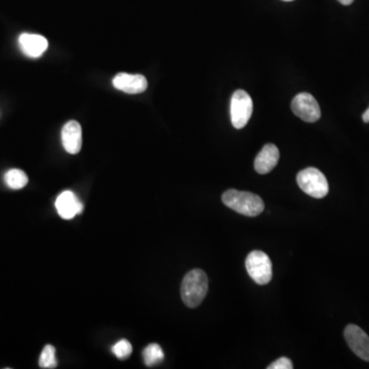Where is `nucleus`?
Here are the masks:
<instances>
[{
  "instance_id": "nucleus-1",
  "label": "nucleus",
  "mask_w": 369,
  "mask_h": 369,
  "mask_svg": "<svg viewBox=\"0 0 369 369\" xmlns=\"http://www.w3.org/2000/svg\"><path fill=\"white\" fill-rule=\"evenodd\" d=\"M222 200L226 206L246 217H257L265 209L264 201L258 195L234 189L226 191L222 196Z\"/></svg>"
},
{
  "instance_id": "nucleus-2",
  "label": "nucleus",
  "mask_w": 369,
  "mask_h": 369,
  "mask_svg": "<svg viewBox=\"0 0 369 369\" xmlns=\"http://www.w3.org/2000/svg\"><path fill=\"white\" fill-rule=\"evenodd\" d=\"M209 291V279L200 269L190 271L184 277L181 286V296L184 304L189 308H197L202 302Z\"/></svg>"
},
{
  "instance_id": "nucleus-3",
  "label": "nucleus",
  "mask_w": 369,
  "mask_h": 369,
  "mask_svg": "<svg viewBox=\"0 0 369 369\" xmlns=\"http://www.w3.org/2000/svg\"><path fill=\"white\" fill-rule=\"evenodd\" d=\"M298 186L313 198L321 199L329 194V186L325 176L315 167L302 169L296 177Z\"/></svg>"
},
{
  "instance_id": "nucleus-4",
  "label": "nucleus",
  "mask_w": 369,
  "mask_h": 369,
  "mask_svg": "<svg viewBox=\"0 0 369 369\" xmlns=\"http://www.w3.org/2000/svg\"><path fill=\"white\" fill-rule=\"evenodd\" d=\"M246 270L256 283L266 285L272 280V262L268 254L261 250H254L246 260Z\"/></svg>"
},
{
  "instance_id": "nucleus-5",
  "label": "nucleus",
  "mask_w": 369,
  "mask_h": 369,
  "mask_svg": "<svg viewBox=\"0 0 369 369\" xmlns=\"http://www.w3.org/2000/svg\"><path fill=\"white\" fill-rule=\"evenodd\" d=\"M254 104L252 97L242 90L236 91L232 95L230 114L234 128L241 130L252 117Z\"/></svg>"
},
{
  "instance_id": "nucleus-6",
  "label": "nucleus",
  "mask_w": 369,
  "mask_h": 369,
  "mask_svg": "<svg viewBox=\"0 0 369 369\" xmlns=\"http://www.w3.org/2000/svg\"><path fill=\"white\" fill-rule=\"evenodd\" d=\"M292 112L306 122H316L320 119L321 110L318 102L308 93H300L292 99Z\"/></svg>"
},
{
  "instance_id": "nucleus-7",
  "label": "nucleus",
  "mask_w": 369,
  "mask_h": 369,
  "mask_svg": "<svg viewBox=\"0 0 369 369\" xmlns=\"http://www.w3.org/2000/svg\"><path fill=\"white\" fill-rule=\"evenodd\" d=\"M345 339L350 349L364 361L369 362V337L359 326L350 324L345 329Z\"/></svg>"
},
{
  "instance_id": "nucleus-8",
  "label": "nucleus",
  "mask_w": 369,
  "mask_h": 369,
  "mask_svg": "<svg viewBox=\"0 0 369 369\" xmlns=\"http://www.w3.org/2000/svg\"><path fill=\"white\" fill-rule=\"evenodd\" d=\"M113 86L128 95H138L148 88V82L141 74L119 73L114 78Z\"/></svg>"
},
{
  "instance_id": "nucleus-9",
  "label": "nucleus",
  "mask_w": 369,
  "mask_h": 369,
  "mask_svg": "<svg viewBox=\"0 0 369 369\" xmlns=\"http://www.w3.org/2000/svg\"><path fill=\"white\" fill-rule=\"evenodd\" d=\"M19 47L25 56L37 59L47 51L49 41L43 35L23 33L19 37Z\"/></svg>"
},
{
  "instance_id": "nucleus-10",
  "label": "nucleus",
  "mask_w": 369,
  "mask_h": 369,
  "mask_svg": "<svg viewBox=\"0 0 369 369\" xmlns=\"http://www.w3.org/2000/svg\"><path fill=\"white\" fill-rule=\"evenodd\" d=\"M56 209L60 217L64 219H71L84 211V205L71 191H64L56 200Z\"/></svg>"
},
{
  "instance_id": "nucleus-11",
  "label": "nucleus",
  "mask_w": 369,
  "mask_h": 369,
  "mask_svg": "<svg viewBox=\"0 0 369 369\" xmlns=\"http://www.w3.org/2000/svg\"><path fill=\"white\" fill-rule=\"evenodd\" d=\"M62 144L69 154H78L82 147V130L75 120L67 122L62 130Z\"/></svg>"
},
{
  "instance_id": "nucleus-12",
  "label": "nucleus",
  "mask_w": 369,
  "mask_h": 369,
  "mask_svg": "<svg viewBox=\"0 0 369 369\" xmlns=\"http://www.w3.org/2000/svg\"><path fill=\"white\" fill-rule=\"evenodd\" d=\"M279 150L274 144L265 145L264 148L260 151L254 160V169L260 175H266L270 173L276 167L279 161Z\"/></svg>"
},
{
  "instance_id": "nucleus-13",
  "label": "nucleus",
  "mask_w": 369,
  "mask_h": 369,
  "mask_svg": "<svg viewBox=\"0 0 369 369\" xmlns=\"http://www.w3.org/2000/svg\"><path fill=\"white\" fill-rule=\"evenodd\" d=\"M4 183L12 190H20V189L24 188L28 184V177L21 169H10L4 175Z\"/></svg>"
},
{
  "instance_id": "nucleus-14",
  "label": "nucleus",
  "mask_w": 369,
  "mask_h": 369,
  "mask_svg": "<svg viewBox=\"0 0 369 369\" xmlns=\"http://www.w3.org/2000/svg\"><path fill=\"white\" fill-rule=\"evenodd\" d=\"M143 358H144L145 364L151 368L163 361L165 353L158 344H151L143 351Z\"/></svg>"
},
{
  "instance_id": "nucleus-15",
  "label": "nucleus",
  "mask_w": 369,
  "mask_h": 369,
  "mask_svg": "<svg viewBox=\"0 0 369 369\" xmlns=\"http://www.w3.org/2000/svg\"><path fill=\"white\" fill-rule=\"evenodd\" d=\"M39 366L41 368H56L58 366L57 357H56V349L53 346L47 345L43 348L39 357Z\"/></svg>"
},
{
  "instance_id": "nucleus-16",
  "label": "nucleus",
  "mask_w": 369,
  "mask_h": 369,
  "mask_svg": "<svg viewBox=\"0 0 369 369\" xmlns=\"http://www.w3.org/2000/svg\"><path fill=\"white\" fill-rule=\"evenodd\" d=\"M112 351L118 359H126L132 353V346L126 340H121L114 345Z\"/></svg>"
},
{
  "instance_id": "nucleus-17",
  "label": "nucleus",
  "mask_w": 369,
  "mask_h": 369,
  "mask_svg": "<svg viewBox=\"0 0 369 369\" xmlns=\"http://www.w3.org/2000/svg\"><path fill=\"white\" fill-rule=\"evenodd\" d=\"M294 366H292L291 360L288 359L287 357L279 358L268 366V369H291Z\"/></svg>"
},
{
  "instance_id": "nucleus-18",
  "label": "nucleus",
  "mask_w": 369,
  "mask_h": 369,
  "mask_svg": "<svg viewBox=\"0 0 369 369\" xmlns=\"http://www.w3.org/2000/svg\"><path fill=\"white\" fill-rule=\"evenodd\" d=\"M362 119H364V122H366V123H368L369 122V108L368 110H366V112H364V115H362Z\"/></svg>"
},
{
  "instance_id": "nucleus-19",
  "label": "nucleus",
  "mask_w": 369,
  "mask_h": 369,
  "mask_svg": "<svg viewBox=\"0 0 369 369\" xmlns=\"http://www.w3.org/2000/svg\"><path fill=\"white\" fill-rule=\"evenodd\" d=\"M337 1L341 2L344 5H350V4L353 3L354 0H337Z\"/></svg>"
},
{
  "instance_id": "nucleus-20",
  "label": "nucleus",
  "mask_w": 369,
  "mask_h": 369,
  "mask_svg": "<svg viewBox=\"0 0 369 369\" xmlns=\"http://www.w3.org/2000/svg\"><path fill=\"white\" fill-rule=\"evenodd\" d=\"M283 1H294V0H283Z\"/></svg>"
}]
</instances>
